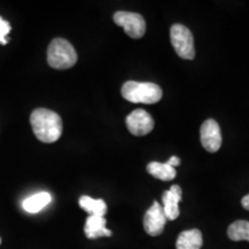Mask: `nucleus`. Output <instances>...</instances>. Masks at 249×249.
Returning <instances> with one entry per match:
<instances>
[{
    "instance_id": "1",
    "label": "nucleus",
    "mask_w": 249,
    "mask_h": 249,
    "mask_svg": "<svg viewBox=\"0 0 249 249\" xmlns=\"http://www.w3.org/2000/svg\"><path fill=\"white\" fill-rule=\"evenodd\" d=\"M30 124L34 134L39 141L53 143L62 134V120L55 112L48 108H36L30 116Z\"/></svg>"
},
{
    "instance_id": "2",
    "label": "nucleus",
    "mask_w": 249,
    "mask_h": 249,
    "mask_svg": "<svg viewBox=\"0 0 249 249\" xmlns=\"http://www.w3.org/2000/svg\"><path fill=\"white\" fill-rule=\"evenodd\" d=\"M121 95L130 103L155 104L161 99L163 91L156 83L128 81L121 88Z\"/></svg>"
},
{
    "instance_id": "3",
    "label": "nucleus",
    "mask_w": 249,
    "mask_h": 249,
    "mask_svg": "<svg viewBox=\"0 0 249 249\" xmlns=\"http://www.w3.org/2000/svg\"><path fill=\"white\" fill-rule=\"evenodd\" d=\"M77 61V53L74 46L64 38H54L48 49V62L55 70H68Z\"/></svg>"
},
{
    "instance_id": "4",
    "label": "nucleus",
    "mask_w": 249,
    "mask_h": 249,
    "mask_svg": "<svg viewBox=\"0 0 249 249\" xmlns=\"http://www.w3.org/2000/svg\"><path fill=\"white\" fill-rule=\"evenodd\" d=\"M171 44L180 58L192 60L195 57L194 37L192 31L182 24H173L170 31Z\"/></svg>"
},
{
    "instance_id": "5",
    "label": "nucleus",
    "mask_w": 249,
    "mask_h": 249,
    "mask_svg": "<svg viewBox=\"0 0 249 249\" xmlns=\"http://www.w3.org/2000/svg\"><path fill=\"white\" fill-rule=\"evenodd\" d=\"M113 21L117 26L123 27L124 33L132 38H141L144 36L147 24L141 14L132 12H117L113 15Z\"/></svg>"
},
{
    "instance_id": "6",
    "label": "nucleus",
    "mask_w": 249,
    "mask_h": 249,
    "mask_svg": "<svg viewBox=\"0 0 249 249\" xmlns=\"http://www.w3.org/2000/svg\"><path fill=\"white\" fill-rule=\"evenodd\" d=\"M126 124L133 135L144 136L154 129L155 121L147 111L138 108L127 116Z\"/></svg>"
},
{
    "instance_id": "7",
    "label": "nucleus",
    "mask_w": 249,
    "mask_h": 249,
    "mask_svg": "<svg viewBox=\"0 0 249 249\" xmlns=\"http://www.w3.org/2000/svg\"><path fill=\"white\" fill-rule=\"evenodd\" d=\"M166 222L167 218L164 213L163 207L158 202L155 201L154 204L147 210L144 218H143L144 231L151 236L160 235L163 233Z\"/></svg>"
},
{
    "instance_id": "8",
    "label": "nucleus",
    "mask_w": 249,
    "mask_h": 249,
    "mask_svg": "<svg viewBox=\"0 0 249 249\" xmlns=\"http://www.w3.org/2000/svg\"><path fill=\"white\" fill-rule=\"evenodd\" d=\"M222 132L217 121L205 120L201 126V143L208 152H217L222 147Z\"/></svg>"
},
{
    "instance_id": "9",
    "label": "nucleus",
    "mask_w": 249,
    "mask_h": 249,
    "mask_svg": "<svg viewBox=\"0 0 249 249\" xmlns=\"http://www.w3.org/2000/svg\"><path fill=\"white\" fill-rule=\"evenodd\" d=\"M181 198L182 191L181 187L178 185H173L169 191L164 192L161 200H163V210L167 220H174L179 217V203Z\"/></svg>"
},
{
    "instance_id": "10",
    "label": "nucleus",
    "mask_w": 249,
    "mask_h": 249,
    "mask_svg": "<svg viewBox=\"0 0 249 249\" xmlns=\"http://www.w3.org/2000/svg\"><path fill=\"white\" fill-rule=\"evenodd\" d=\"M85 233L88 239L111 236L112 232L107 229V219L101 216H89L85 225Z\"/></svg>"
},
{
    "instance_id": "11",
    "label": "nucleus",
    "mask_w": 249,
    "mask_h": 249,
    "mask_svg": "<svg viewBox=\"0 0 249 249\" xmlns=\"http://www.w3.org/2000/svg\"><path fill=\"white\" fill-rule=\"evenodd\" d=\"M203 244V238L200 230H188L179 234L177 239V249H201Z\"/></svg>"
},
{
    "instance_id": "12",
    "label": "nucleus",
    "mask_w": 249,
    "mask_h": 249,
    "mask_svg": "<svg viewBox=\"0 0 249 249\" xmlns=\"http://www.w3.org/2000/svg\"><path fill=\"white\" fill-rule=\"evenodd\" d=\"M51 202V195L48 192H40L30 196L23 201L22 207L27 213H39L43 208H45Z\"/></svg>"
},
{
    "instance_id": "13",
    "label": "nucleus",
    "mask_w": 249,
    "mask_h": 249,
    "mask_svg": "<svg viewBox=\"0 0 249 249\" xmlns=\"http://www.w3.org/2000/svg\"><path fill=\"white\" fill-rule=\"evenodd\" d=\"M147 171L149 174L155 177L156 179L163 180V181H170L173 180L177 176V171L166 163H160V161H151L148 164Z\"/></svg>"
},
{
    "instance_id": "14",
    "label": "nucleus",
    "mask_w": 249,
    "mask_h": 249,
    "mask_svg": "<svg viewBox=\"0 0 249 249\" xmlns=\"http://www.w3.org/2000/svg\"><path fill=\"white\" fill-rule=\"evenodd\" d=\"M80 207L87 211L90 216H101L104 217L107 213V205L103 200H95L90 196H81Z\"/></svg>"
},
{
    "instance_id": "15",
    "label": "nucleus",
    "mask_w": 249,
    "mask_h": 249,
    "mask_svg": "<svg viewBox=\"0 0 249 249\" xmlns=\"http://www.w3.org/2000/svg\"><path fill=\"white\" fill-rule=\"evenodd\" d=\"M227 235L233 241H249V222L247 220H236L230 225Z\"/></svg>"
},
{
    "instance_id": "16",
    "label": "nucleus",
    "mask_w": 249,
    "mask_h": 249,
    "mask_svg": "<svg viewBox=\"0 0 249 249\" xmlns=\"http://www.w3.org/2000/svg\"><path fill=\"white\" fill-rule=\"evenodd\" d=\"M9 31H11V24H9V22L5 21L4 18L0 17V44L1 45L7 44L6 36L8 35Z\"/></svg>"
},
{
    "instance_id": "17",
    "label": "nucleus",
    "mask_w": 249,
    "mask_h": 249,
    "mask_svg": "<svg viewBox=\"0 0 249 249\" xmlns=\"http://www.w3.org/2000/svg\"><path fill=\"white\" fill-rule=\"evenodd\" d=\"M166 164L170 165V166L173 167V169H176L177 166H179V165H180V158L176 157V156H173V157H171L170 160L166 161Z\"/></svg>"
},
{
    "instance_id": "18",
    "label": "nucleus",
    "mask_w": 249,
    "mask_h": 249,
    "mask_svg": "<svg viewBox=\"0 0 249 249\" xmlns=\"http://www.w3.org/2000/svg\"><path fill=\"white\" fill-rule=\"evenodd\" d=\"M241 204H242V207H244L246 210H249V194L242 197Z\"/></svg>"
},
{
    "instance_id": "19",
    "label": "nucleus",
    "mask_w": 249,
    "mask_h": 249,
    "mask_svg": "<svg viewBox=\"0 0 249 249\" xmlns=\"http://www.w3.org/2000/svg\"><path fill=\"white\" fill-rule=\"evenodd\" d=\"M0 242H1V240H0Z\"/></svg>"
}]
</instances>
